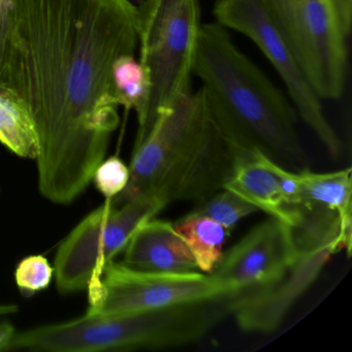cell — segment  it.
Instances as JSON below:
<instances>
[{
    "label": "cell",
    "mask_w": 352,
    "mask_h": 352,
    "mask_svg": "<svg viewBox=\"0 0 352 352\" xmlns=\"http://www.w3.org/2000/svg\"><path fill=\"white\" fill-rule=\"evenodd\" d=\"M54 267L43 255H30L18 263L15 282L20 292L26 296L46 289L52 282Z\"/></svg>",
    "instance_id": "ac0fdd59"
},
{
    "label": "cell",
    "mask_w": 352,
    "mask_h": 352,
    "mask_svg": "<svg viewBox=\"0 0 352 352\" xmlns=\"http://www.w3.org/2000/svg\"><path fill=\"white\" fill-rule=\"evenodd\" d=\"M14 0H0V41L5 36L8 20L13 7Z\"/></svg>",
    "instance_id": "603a6c76"
},
{
    "label": "cell",
    "mask_w": 352,
    "mask_h": 352,
    "mask_svg": "<svg viewBox=\"0 0 352 352\" xmlns=\"http://www.w3.org/2000/svg\"><path fill=\"white\" fill-rule=\"evenodd\" d=\"M18 307L15 305H0V316L3 315L12 314L17 312Z\"/></svg>",
    "instance_id": "cb8c5ba5"
},
{
    "label": "cell",
    "mask_w": 352,
    "mask_h": 352,
    "mask_svg": "<svg viewBox=\"0 0 352 352\" xmlns=\"http://www.w3.org/2000/svg\"><path fill=\"white\" fill-rule=\"evenodd\" d=\"M300 251L296 230L270 216L224 253L210 276L234 298L279 279Z\"/></svg>",
    "instance_id": "9c48e42d"
},
{
    "label": "cell",
    "mask_w": 352,
    "mask_h": 352,
    "mask_svg": "<svg viewBox=\"0 0 352 352\" xmlns=\"http://www.w3.org/2000/svg\"><path fill=\"white\" fill-rule=\"evenodd\" d=\"M0 143L20 157L36 160L38 140L34 121L21 100L0 89Z\"/></svg>",
    "instance_id": "9a60e30c"
},
{
    "label": "cell",
    "mask_w": 352,
    "mask_h": 352,
    "mask_svg": "<svg viewBox=\"0 0 352 352\" xmlns=\"http://www.w3.org/2000/svg\"><path fill=\"white\" fill-rule=\"evenodd\" d=\"M223 189L236 193L257 210L281 220L294 230H300L306 220L302 207H290L285 203L275 176L249 152L236 150L234 166Z\"/></svg>",
    "instance_id": "7c38bea8"
},
{
    "label": "cell",
    "mask_w": 352,
    "mask_h": 352,
    "mask_svg": "<svg viewBox=\"0 0 352 352\" xmlns=\"http://www.w3.org/2000/svg\"><path fill=\"white\" fill-rule=\"evenodd\" d=\"M17 331L12 323L5 321L0 323V351H8L10 344Z\"/></svg>",
    "instance_id": "7402d4cb"
},
{
    "label": "cell",
    "mask_w": 352,
    "mask_h": 352,
    "mask_svg": "<svg viewBox=\"0 0 352 352\" xmlns=\"http://www.w3.org/2000/svg\"><path fill=\"white\" fill-rule=\"evenodd\" d=\"M236 150L212 118L203 88L177 100L135 142L126 188L112 199L120 205L150 197L168 206L201 201L223 189Z\"/></svg>",
    "instance_id": "3957f363"
},
{
    "label": "cell",
    "mask_w": 352,
    "mask_h": 352,
    "mask_svg": "<svg viewBox=\"0 0 352 352\" xmlns=\"http://www.w3.org/2000/svg\"><path fill=\"white\" fill-rule=\"evenodd\" d=\"M112 88L118 106L135 110L141 120L147 107L150 83L147 73L135 54H125L112 67Z\"/></svg>",
    "instance_id": "2e32d148"
},
{
    "label": "cell",
    "mask_w": 352,
    "mask_h": 352,
    "mask_svg": "<svg viewBox=\"0 0 352 352\" xmlns=\"http://www.w3.org/2000/svg\"><path fill=\"white\" fill-rule=\"evenodd\" d=\"M164 207L150 197H137L120 205L107 199L59 246L54 265L58 289L71 294L98 283L107 263L114 261L133 234Z\"/></svg>",
    "instance_id": "5b68a950"
},
{
    "label": "cell",
    "mask_w": 352,
    "mask_h": 352,
    "mask_svg": "<svg viewBox=\"0 0 352 352\" xmlns=\"http://www.w3.org/2000/svg\"><path fill=\"white\" fill-rule=\"evenodd\" d=\"M123 265L156 273L199 272L195 258L174 223L151 219L141 226L125 247Z\"/></svg>",
    "instance_id": "8fae6325"
},
{
    "label": "cell",
    "mask_w": 352,
    "mask_h": 352,
    "mask_svg": "<svg viewBox=\"0 0 352 352\" xmlns=\"http://www.w3.org/2000/svg\"><path fill=\"white\" fill-rule=\"evenodd\" d=\"M92 179L96 189L104 197L114 199L129 184V168L118 156H111L98 164Z\"/></svg>",
    "instance_id": "d6986e66"
},
{
    "label": "cell",
    "mask_w": 352,
    "mask_h": 352,
    "mask_svg": "<svg viewBox=\"0 0 352 352\" xmlns=\"http://www.w3.org/2000/svg\"><path fill=\"white\" fill-rule=\"evenodd\" d=\"M201 25L199 0H144L138 7L139 60L149 78L150 90L135 142L145 137L160 114L192 92Z\"/></svg>",
    "instance_id": "277c9868"
},
{
    "label": "cell",
    "mask_w": 352,
    "mask_h": 352,
    "mask_svg": "<svg viewBox=\"0 0 352 352\" xmlns=\"http://www.w3.org/2000/svg\"><path fill=\"white\" fill-rule=\"evenodd\" d=\"M139 46L131 0H14L0 41V89L28 109L38 188L67 205L91 182L119 124L112 67Z\"/></svg>",
    "instance_id": "6da1fadb"
},
{
    "label": "cell",
    "mask_w": 352,
    "mask_h": 352,
    "mask_svg": "<svg viewBox=\"0 0 352 352\" xmlns=\"http://www.w3.org/2000/svg\"><path fill=\"white\" fill-rule=\"evenodd\" d=\"M300 247L298 258L279 279L232 298V314L242 331H276L298 298L314 283L331 257L340 251L335 242L309 241Z\"/></svg>",
    "instance_id": "30bf717a"
},
{
    "label": "cell",
    "mask_w": 352,
    "mask_h": 352,
    "mask_svg": "<svg viewBox=\"0 0 352 352\" xmlns=\"http://www.w3.org/2000/svg\"><path fill=\"white\" fill-rule=\"evenodd\" d=\"M287 38L321 100H338L345 90L347 36L331 0H259Z\"/></svg>",
    "instance_id": "8992f818"
},
{
    "label": "cell",
    "mask_w": 352,
    "mask_h": 352,
    "mask_svg": "<svg viewBox=\"0 0 352 352\" xmlns=\"http://www.w3.org/2000/svg\"><path fill=\"white\" fill-rule=\"evenodd\" d=\"M193 74L203 82L212 118L234 149L261 152L284 168H307L294 104L216 22L201 25Z\"/></svg>",
    "instance_id": "7a4b0ae2"
},
{
    "label": "cell",
    "mask_w": 352,
    "mask_h": 352,
    "mask_svg": "<svg viewBox=\"0 0 352 352\" xmlns=\"http://www.w3.org/2000/svg\"><path fill=\"white\" fill-rule=\"evenodd\" d=\"M199 204L192 212L215 220L228 232H232L243 218L258 211L254 206L228 189H220Z\"/></svg>",
    "instance_id": "e0dca14e"
},
{
    "label": "cell",
    "mask_w": 352,
    "mask_h": 352,
    "mask_svg": "<svg viewBox=\"0 0 352 352\" xmlns=\"http://www.w3.org/2000/svg\"><path fill=\"white\" fill-rule=\"evenodd\" d=\"M87 289V314L140 312L228 296L211 276L201 272L140 271L115 261L107 263L100 281Z\"/></svg>",
    "instance_id": "ba28073f"
},
{
    "label": "cell",
    "mask_w": 352,
    "mask_h": 352,
    "mask_svg": "<svg viewBox=\"0 0 352 352\" xmlns=\"http://www.w3.org/2000/svg\"><path fill=\"white\" fill-rule=\"evenodd\" d=\"M253 157L263 164L275 176L284 201L290 207H302V186L300 174L290 172L281 164L272 160L261 152H249Z\"/></svg>",
    "instance_id": "ffe728a7"
},
{
    "label": "cell",
    "mask_w": 352,
    "mask_h": 352,
    "mask_svg": "<svg viewBox=\"0 0 352 352\" xmlns=\"http://www.w3.org/2000/svg\"><path fill=\"white\" fill-rule=\"evenodd\" d=\"M174 228L190 250L199 271L213 273L223 257L230 232L215 220L192 211L174 223Z\"/></svg>",
    "instance_id": "5bb4252c"
},
{
    "label": "cell",
    "mask_w": 352,
    "mask_h": 352,
    "mask_svg": "<svg viewBox=\"0 0 352 352\" xmlns=\"http://www.w3.org/2000/svg\"><path fill=\"white\" fill-rule=\"evenodd\" d=\"M216 23L252 41L273 65L287 90L298 116L318 138L329 155L338 158L342 142L325 117L321 98L311 85L296 53L259 0H217Z\"/></svg>",
    "instance_id": "52a82bcc"
},
{
    "label": "cell",
    "mask_w": 352,
    "mask_h": 352,
    "mask_svg": "<svg viewBox=\"0 0 352 352\" xmlns=\"http://www.w3.org/2000/svg\"><path fill=\"white\" fill-rule=\"evenodd\" d=\"M340 25L345 36H349L352 25V0H331Z\"/></svg>",
    "instance_id": "44dd1931"
},
{
    "label": "cell",
    "mask_w": 352,
    "mask_h": 352,
    "mask_svg": "<svg viewBox=\"0 0 352 352\" xmlns=\"http://www.w3.org/2000/svg\"><path fill=\"white\" fill-rule=\"evenodd\" d=\"M302 186V208H319L339 217V243L348 256L352 244L351 168L317 174L308 168L298 170Z\"/></svg>",
    "instance_id": "4fadbf2b"
}]
</instances>
